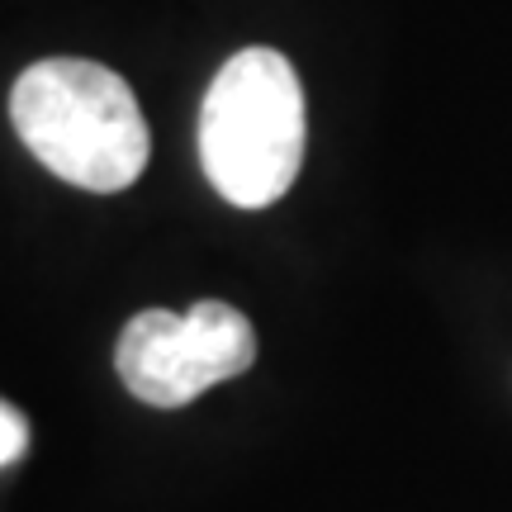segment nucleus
I'll use <instances>...</instances> for the list:
<instances>
[{"label": "nucleus", "mask_w": 512, "mask_h": 512, "mask_svg": "<svg viewBox=\"0 0 512 512\" xmlns=\"http://www.w3.org/2000/svg\"><path fill=\"white\" fill-rule=\"evenodd\" d=\"M19 143L57 181L114 195L143 176L152 138L128 81L91 57H43L10 91Z\"/></svg>", "instance_id": "1"}, {"label": "nucleus", "mask_w": 512, "mask_h": 512, "mask_svg": "<svg viewBox=\"0 0 512 512\" xmlns=\"http://www.w3.org/2000/svg\"><path fill=\"white\" fill-rule=\"evenodd\" d=\"M200 162L238 209H266L290 190L304 162V86L290 57L242 48L223 62L200 110Z\"/></svg>", "instance_id": "2"}, {"label": "nucleus", "mask_w": 512, "mask_h": 512, "mask_svg": "<svg viewBox=\"0 0 512 512\" xmlns=\"http://www.w3.org/2000/svg\"><path fill=\"white\" fill-rule=\"evenodd\" d=\"M256 361V332L247 313L200 299L195 309L133 313L114 347V370L133 399L152 408H185L204 389L247 375Z\"/></svg>", "instance_id": "3"}, {"label": "nucleus", "mask_w": 512, "mask_h": 512, "mask_svg": "<svg viewBox=\"0 0 512 512\" xmlns=\"http://www.w3.org/2000/svg\"><path fill=\"white\" fill-rule=\"evenodd\" d=\"M24 451H29V422L19 408L0 399V465H15Z\"/></svg>", "instance_id": "4"}]
</instances>
